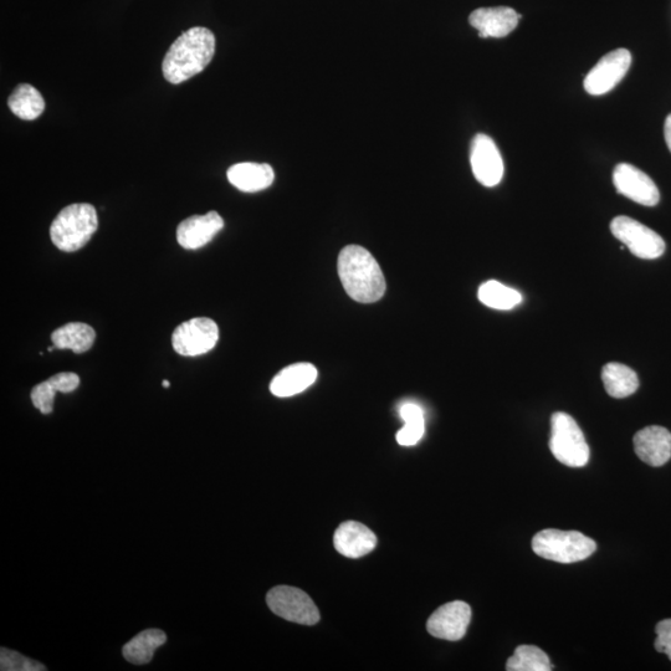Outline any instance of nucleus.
Masks as SVG:
<instances>
[{
  "label": "nucleus",
  "instance_id": "f257e3e1",
  "mask_svg": "<svg viewBox=\"0 0 671 671\" xmlns=\"http://www.w3.org/2000/svg\"><path fill=\"white\" fill-rule=\"evenodd\" d=\"M215 37L209 29L194 27L182 33L163 59V76L173 85L202 73L213 60Z\"/></svg>",
  "mask_w": 671,
  "mask_h": 671
},
{
  "label": "nucleus",
  "instance_id": "f03ea898",
  "mask_svg": "<svg viewBox=\"0 0 671 671\" xmlns=\"http://www.w3.org/2000/svg\"><path fill=\"white\" fill-rule=\"evenodd\" d=\"M338 275L346 293L361 304H373L386 293L381 266L367 249L348 245L338 256Z\"/></svg>",
  "mask_w": 671,
  "mask_h": 671
},
{
  "label": "nucleus",
  "instance_id": "7ed1b4c3",
  "mask_svg": "<svg viewBox=\"0 0 671 671\" xmlns=\"http://www.w3.org/2000/svg\"><path fill=\"white\" fill-rule=\"evenodd\" d=\"M97 227L99 219L94 206L89 203L70 204L61 210L51 224V242L61 252H78L90 242Z\"/></svg>",
  "mask_w": 671,
  "mask_h": 671
},
{
  "label": "nucleus",
  "instance_id": "20e7f679",
  "mask_svg": "<svg viewBox=\"0 0 671 671\" xmlns=\"http://www.w3.org/2000/svg\"><path fill=\"white\" fill-rule=\"evenodd\" d=\"M532 550L545 560L576 563L593 555L597 545L578 531L547 529L535 535Z\"/></svg>",
  "mask_w": 671,
  "mask_h": 671
},
{
  "label": "nucleus",
  "instance_id": "39448f33",
  "mask_svg": "<svg viewBox=\"0 0 671 671\" xmlns=\"http://www.w3.org/2000/svg\"><path fill=\"white\" fill-rule=\"evenodd\" d=\"M550 449L558 462L571 468H582L589 460L585 434L567 413L557 412L551 418Z\"/></svg>",
  "mask_w": 671,
  "mask_h": 671
},
{
  "label": "nucleus",
  "instance_id": "423d86ee",
  "mask_svg": "<svg viewBox=\"0 0 671 671\" xmlns=\"http://www.w3.org/2000/svg\"><path fill=\"white\" fill-rule=\"evenodd\" d=\"M611 232L639 259H658L667 249V244L658 233L626 215L612 220Z\"/></svg>",
  "mask_w": 671,
  "mask_h": 671
},
{
  "label": "nucleus",
  "instance_id": "0eeeda50",
  "mask_svg": "<svg viewBox=\"0 0 671 671\" xmlns=\"http://www.w3.org/2000/svg\"><path fill=\"white\" fill-rule=\"evenodd\" d=\"M271 612L286 621L304 626H314L320 621L316 604L304 591L296 587L278 586L270 589L266 596Z\"/></svg>",
  "mask_w": 671,
  "mask_h": 671
},
{
  "label": "nucleus",
  "instance_id": "6e6552de",
  "mask_svg": "<svg viewBox=\"0 0 671 671\" xmlns=\"http://www.w3.org/2000/svg\"><path fill=\"white\" fill-rule=\"evenodd\" d=\"M218 340V325L208 317H196L183 322L172 335L174 351L184 357L206 355L213 350Z\"/></svg>",
  "mask_w": 671,
  "mask_h": 671
},
{
  "label": "nucleus",
  "instance_id": "1a4fd4ad",
  "mask_svg": "<svg viewBox=\"0 0 671 671\" xmlns=\"http://www.w3.org/2000/svg\"><path fill=\"white\" fill-rule=\"evenodd\" d=\"M632 64V55L627 49H618L604 55L589 71L585 79V89L589 95L607 94L627 75Z\"/></svg>",
  "mask_w": 671,
  "mask_h": 671
},
{
  "label": "nucleus",
  "instance_id": "9d476101",
  "mask_svg": "<svg viewBox=\"0 0 671 671\" xmlns=\"http://www.w3.org/2000/svg\"><path fill=\"white\" fill-rule=\"evenodd\" d=\"M471 169L478 182L485 187H495L504 177V161L498 146L488 135L479 133L471 142Z\"/></svg>",
  "mask_w": 671,
  "mask_h": 671
},
{
  "label": "nucleus",
  "instance_id": "9b49d317",
  "mask_svg": "<svg viewBox=\"0 0 671 671\" xmlns=\"http://www.w3.org/2000/svg\"><path fill=\"white\" fill-rule=\"evenodd\" d=\"M613 183L619 194L642 206L654 207L660 201L653 179L629 163H621L614 169Z\"/></svg>",
  "mask_w": 671,
  "mask_h": 671
},
{
  "label": "nucleus",
  "instance_id": "f8f14e48",
  "mask_svg": "<svg viewBox=\"0 0 671 671\" xmlns=\"http://www.w3.org/2000/svg\"><path fill=\"white\" fill-rule=\"evenodd\" d=\"M471 621L468 603L455 601L439 607L428 619L427 629L433 637L457 642L463 639Z\"/></svg>",
  "mask_w": 671,
  "mask_h": 671
},
{
  "label": "nucleus",
  "instance_id": "ddd939ff",
  "mask_svg": "<svg viewBox=\"0 0 671 671\" xmlns=\"http://www.w3.org/2000/svg\"><path fill=\"white\" fill-rule=\"evenodd\" d=\"M224 228V220L217 212L192 215L177 228V242L182 248L196 250L206 247Z\"/></svg>",
  "mask_w": 671,
  "mask_h": 671
},
{
  "label": "nucleus",
  "instance_id": "4468645a",
  "mask_svg": "<svg viewBox=\"0 0 671 671\" xmlns=\"http://www.w3.org/2000/svg\"><path fill=\"white\" fill-rule=\"evenodd\" d=\"M634 450L645 464L659 468L671 458V433L667 428L652 425L634 435Z\"/></svg>",
  "mask_w": 671,
  "mask_h": 671
},
{
  "label": "nucleus",
  "instance_id": "2eb2a0df",
  "mask_svg": "<svg viewBox=\"0 0 671 671\" xmlns=\"http://www.w3.org/2000/svg\"><path fill=\"white\" fill-rule=\"evenodd\" d=\"M521 15L507 7L480 8L470 14L471 27L479 30L480 38H505L519 25Z\"/></svg>",
  "mask_w": 671,
  "mask_h": 671
},
{
  "label": "nucleus",
  "instance_id": "dca6fc26",
  "mask_svg": "<svg viewBox=\"0 0 671 671\" xmlns=\"http://www.w3.org/2000/svg\"><path fill=\"white\" fill-rule=\"evenodd\" d=\"M334 545L342 556L360 558L375 550L377 536L360 522L347 521L336 530Z\"/></svg>",
  "mask_w": 671,
  "mask_h": 671
},
{
  "label": "nucleus",
  "instance_id": "f3484780",
  "mask_svg": "<svg viewBox=\"0 0 671 671\" xmlns=\"http://www.w3.org/2000/svg\"><path fill=\"white\" fill-rule=\"evenodd\" d=\"M317 370L311 363H295L279 372L270 383L275 397L289 398L306 391L316 382Z\"/></svg>",
  "mask_w": 671,
  "mask_h": 671
},
{
  "label": "nucleus",
  "instance_id": "a211bd4d",
  "mask_svg": "<svg viewBox=\"0 0 671 671\" xmlns=\"http://www.w3.org/2000/svg\"><path fill=\"white\" fill-rule=\"evenodd\" d=\"M227 177L239 191L256 193L274 183L275 172L268 163L243 162L230 167Z\"/></svg>",
  "mask_w": 671,
  "mask_h": 671
},
{
  "label": "nucleus",
  "instance_id": "6ab92c4d",
  "mask_svg": "<svg viewBox=\"0 0 671 671\" xmlns=\"http://www.w3.org/2000/svg\"><path fill=\"white\" fill-rule=\"evenodd\" d=\"M96 332L90 325L71 322L59 327L51 335V341L58 350H71L78 355L85 353L94 346Z\"/></svg>",
  "mask_w": 671,
  "mask_h": 671
},
{
  "label": "nucleus",
  "instance_id": "aec40b11",
  "mask_svg": "<svg viewBox=\"0 0 671 671\" xmlns=\"http://www.w3.org/2000/svg\"><path fill=\"white\" fill-rule=\"evenodd\" d=\"M167 642V635L160 629H147L137 634L122 649L127 662L143 665L151 662L155 652Z\"/></svg>",
  "mask_w": 671,
  "mask_h": 671
},
{
  "label": "nucleus",
  "instance_id": "412c9836",
  "mask_svg": "<svg viewBox=\"0 0 671 671\" xmlns=\"http://www.w3.org/2000/svg\"><path fill=\"white\" fill-rule=\"evenodd\" d=\"M602 381L609 396L617 399L632 396L639 388L637 373L622 363L612 362L603 367Z\"/></svg>",
  "mask_w": 671,
  "mask_h": 671
},
{
  "label": "nucleus",
  "instance_id": "4be33fe9",
  "mask_svg": "<svg viewBox=\"0 0 671 671\" xmlns=\"http://www.w3.org/2000/svg\"><path fill=\"white\" fill-rule=\"evenodd\" d=\"M8 106L10 111L19 119L33 121L43 115L45 100L34 86L20 84L15 87L12 95L9 96Z\"/></svg>",
  "mask_w": 671,
  "mask_h": 671
},
{
  "label": "nucleus",
  "instance_id": "5701e85b",
  "mask_svg": "<svg viewBox=\"0 0 671 671\" xmlns=\"http://www.w3.org/2000/svg\"><path fill=\"white\" fill-rule=\"evenodd\" d=\"M478 296L485 306L501 311L512 310L522 301L519 291L511 289L496 280L486 281L481 285Z\"/></svg>",
  "mask_w": 671,
  "mask_h": 671
},
{
  "label": "nucleus",
  "instance_id": "b1692460",
  "mask_svg": "<svg viewBox=\"0 0 671 671\" xmlns=\"http://www.w3.org/2000/svg\"><path fill=\"white\" fill-rule=\"evenodd\" d=\"M401 417L404 427L397 433V442L402 447H413L425 433V419L423 409L414 403H406L401 408Z\"/></svg>",
  "mask_w": 671,
  "mask_h": 671
},
{
  "label": "nucleus",
  "instance_id": "393cba45",
  "mask_svg": "<svg viewBox=\"0 0 671 671\" xmlns=\"http://www.w3.org/2000/svg\"><path fill=\"white\" fill-rule=\"evenodd\" d=\"M506 670L509 671H550L552 664L548 655L534 645H520L514 655L507 660Z\"/></svg>",
  "mask_w": 671,
  "mask_h": 671
},
{
  "label": "nucleus",
  "instance_id": "a878e982",
  "mask_svg": "<svg viewBox=\"0 0 671 671\" xmlns=\"http://www.w3.org/2000/svg\"><path fill=\"white\" fill-rule=\"evenodd\" d=\"M0 670L2 671H44L45 665L24 655L2 648L0 650Z\"/></svg>",
  "mask_w": 671,
  "mask_h": 671
},
{
  "label": "nucleus",
  "instance_id": "bb28decb",
  "mask_svg": "<svg viewBox=\"0 0 671 671\" xmlns=\"http://www.w3.org/2000/svg\"><path fill=\"white\" fill-rule=\"evenodd\" d=\"M56 393H58V391H56L53 384H51L48 379V381L35 386L30 397H32L34 407L39 409V411L46 416V414L53 413L54 411Z\"/></svg>",
  "mask_w": 671,
  "mask_h": 671
},
{
  "label": "nucleus",
  "instance_id": "cd10ccee",
  "mask_svg": "<svg viewBox=\"0 0 671 671\" xmlns=\"http://www.w3.org/2000/svg\"><path fill=\"white\" fill-rule=\"evenodd\" d=\"M655 632L658 634L654 644L655 649L659 653L667 654L671 660V619L659 622L655 627Z\"/></svg>",
  "mask_w": 671,
  "mask_h": 671
},
{
  "label": "nucleus",
  "instance_id": "c85d7f7f",
  "mask_svg": "<svg viewBox=\"0 0 671 671\" xmlns=\"http://www.w3.org/2000/svg\"><path fill=\"white\" fill-rule=\"evenodd\" d=\"M49 382L53 384L56 391L61 393H71L78 389L80 378L76 373L63 372L50 377Z\"/></svg>",
  "mask_w": 671,
  "mask_h": 671
},
{
  "label": "nucleus",
  "instance_id": "c756f323",
  "mask_svg": "<svg viewBox=\"0 0 671 671\" xmlns=\"http://www.w3.org/2000/svg\"><path fill=\"white\" fill-rule=\"evenodd\" d=\"M664 136H665V141H667V145H668L669 150L671 152V114L668 116L667 121H665Z\"/></svg>",
  "mask_w": 671,
  "mask_h": 671
},
{
  "label": "nucleus",
  "instance_id": "7c9ffc66",
  "mask_svg": "<svg viewBox=\"0 0 671 671\" xmlns=\"http://www.w3.org/2000/svg\"><path fill=\"white\" fill-rule=\"evenodd\" d=\"M162 384H163V387H165V388H169V386H171V383H169L168 381H163Z\"/></svg>",
  "mask_w": 671,
  "mask_h": 671
}]
</instances>
